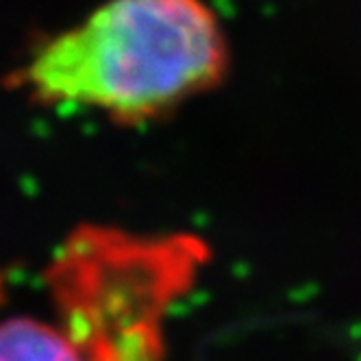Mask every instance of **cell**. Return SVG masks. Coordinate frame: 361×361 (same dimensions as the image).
<instances>
[{
	"mask_svg": "<svg viewBox=\"0 0 361 361\" xmlns=\"http://www.w3.org/2000/svg\"><path fill=\"white\" fill-rule=\"evenodd\" d=\"M198 257L200 246L185 235L148 240L114 228L74 233L55 264L53 288L87 359H157V322Z\"/></svg>",
	"mask_w": 361,
	"mask_h": 361,
	"instance_id": "7a4b0ae2",
	"label": "cell"
},
{
	"mask_svg": "<svg viewBox=\"0 0 361 361\" xmlns=\"http://www.w3.org/2000/svg\"><path fill=\"white\" fill-rule=\"evenodd\" d=\"M226 66V39L207 0H105L42 42L11 83L42 107L137 124L214 90Z\"/></svg>",
	"mask_w": 361,
	"mask_h": 361,
	"instance_id": "6da1fadb",
	"label": "cell"
},
{
	"mask_svg": "<svg viewBox=\"0 0 361 361\" xmlns=\"http://www.w3.org/2000/svg\"><path fill=\"white\" fill-rule=\"evenodd\" d=\"M0 361H90L68 329L27 316L9 318L0 333Z\"/></svg>",
	"mask_w": 361,
	"mask_h": 361,
	"instance_id": "3957f363",
	"label": "cell"
}]
</instances>
